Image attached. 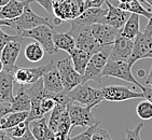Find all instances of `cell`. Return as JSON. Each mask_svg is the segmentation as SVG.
Wrapping results in <instances>:
<instances>
[{"label": "cell", "mask_w": 152, "mask_h": 140, "mask_svg": "<svg viewBox=\"0 0 152 140\" xmlns=\"http://www.w3.org/2000/svg\"><path fill=\"white\" fill-rule=\"evenodd\" d=\"M70 23V29L68 32L72 36L76 41V47L85 51L91 55H94L102 51V47L94 38L91 31V26L80 25L73 20H71Z\"/></svg>", "instance_id": "6da1fadb"}, {"label": "cell", "mask_w": 152, "mask_h": 140, "mask_svg": "<svg viewBox=\"0 0 152 140\" xmlns=\"http://www.w3.org/2000/svg\"><path fill=\"white\" fill-rule=\"evenodd\" d=\"M68 96L72 101H76L80 105L86 106L93 109L100 102L104 101V95L102 90L94 88L88 84V82L81 83L75 88L68 92Z\"/></svg>", "instance_id": "7a4b0ae2"}, {"label": "cell", "mask_w": 152, "mask_h": 140, "mask_svg": "<svg viewBox=\"0 0 152 140\" xmlns=\"http://www.w3.org/2000/svg\"><path fill=\"white\" fill-rule=\"evenodd\" d=\"M111 47L112 45L102 47L100 52L91 56L88 66H86V69H85V72L83 74V83L91 81V80L99 83V84L102 83V70H104V67L107 64V61H108L109 54H110V51H111Z\"/></svg>", "instance_id": "3957f363"}, {"label": "cell", "mask_w": 152, "mask_h": 140, "mask_svg": "<svg viewBox=\"0 0 152 140\" xmlns=\"http://www.w3.org/2000/svg\"><path fill=\"white\" fill-rule=\"evenodd\" d=\"M53 26L50 25H39V26L32 28L29 30H25L20 34V37L23 38H30L34 39L35 41H37L38 43H40L42 45V47L44 49V51L53 55L58 52V50L56 49L55 44H54V39H53Z\"/></svg>", "instance_id": "277c9868"}, {"label": "cell", "mask_w": 152, "mask_h": 140, "mask_svg": "<svg viewBox=\"0 0 152 140\" xmlns=\"http://www.w3.org/2000/svg\"><path fill=\"white\" fill-rule=\"evenodd\" d=\"M102 78H109V77L117 78L123 81L129 82L139 88L142 86L133 76L132 67L129 66L127 61H113V59L108 58V61L102 72Z\"/></svg>", "instance_id": "5b68a950"}, {"label": "cell", "mask_w": 152, "mask_h": 140, "mask_svg": "<svg viewBox=\"0 0 152 140\" xmlns=\"http://www.w3.org/2000/svg\"><path fill=\"white\" fill-rule=\"evenodd\" d=\"M67 110L71 120V128L75 127H90L100 123L92 113V109L71 100L67 106Z\"/></svg>", "instance_id": "8992f818"}, {"label": "cell", "mask_w": 152, "mask_h": 140, "mask_svg": "<svg viewBox=\"0 0 152 140\" xmlns=\"http://www.w3.org/2000/svg\"><path fill=\"white\" fill-rule=\"evenodd\" d=\"M10 20H11V28H13L16 31V35H20L25 30L32 29V28L39 26V25H50V26H52L49 22V18H42L40 15L36 14L30 8V4H27L25 7L24 12L22 13L20 18Z\"/></svg>", "instance_id": "52a82bcc"}, {"label": "cell", "mask_w": 152, "mask_h": 140, "mask_svg": "<svg viewBox=\"0 0 152 140\" xmlns=\"http://www.w3.org/2000/svg\"><path fill=\"white\" fill-rule=\"evenodd\" d=\"M56 68L58 70L66 92H69L79 84L83 83V76L75 69L70 57L58 61L56 64Z\"/></svg>", "instance_id": "ba28073f"}, {"label": "cell", "mask_w": 152, "mask_h": 140, "mask_svg": "<svg viewBox=\"0 0 152 140\" xmlns=\"http://www.w3.org/2000/svg\"><path fill=\"white\" fill-rule=\"evenodd\" d=\"M102 95L105 100L108 101L120 102L125 101V100L135 99V98H145L143 93H138L136 90H133L127 86H122V85H109V86H104L102 88Z\"/></svg>", "instance_id": "9c48e42d"}, {"label": "cell", "mask_w": 152, "mask_h": 140, "mask_svg": "<svg viewBox=\"0 0 152 140\" xmlns=\"http://www.w3.org/2000/svg\"><path fill=\"white\" fill-rule=\"evenodd\" d=\"M23 37L18 38L16 40L10 41L9 43H7V45L3 47L0 58L2 61L3 64V70L9 71V72H13L14 69L16 68V61L18 58V55L20 53V49H22V42H23Z\"/></svg>", "instance_id": "30bf717a"}, {"label": "cell", "mask_w": 152, "mask_h": 140, "mask_svg": "<svg viewBox=\"0 0 152 140\" xmlns=\"http://www.w3.org/2000/svg\"><path fill=\"white\" fill-rule=\"evenodd\" d=\"M91 31L102 47L112 45L115 39L121 35V29L108 24H94L91 26Z\"/></svg>", "instance_id": "8fae6325"}, {"label": "cell", "mask_w": 152, "mask_h": 140, "mask_svg": "<svg viewBox=\"0 0 152 140\" xmlns=\"http://www.w3.org/2000/svg\"><path fill=\"white\" fill-rule=\"evenodd\" d=\"M133 47H134V40L120 35L112 44L109 58L113 61H127L132 54Z\"/></svg>", "instance_id": "7c38bea8"}, {"label": "cell", "mask_w": 152, "mask_h": 140, "mask_svg": "<svg viewBox=\"0 0 152 140\" xmlns=\"http://www.w3.org/2000/svg\"><path fill=\"white\" fill-rule=\"evenodd\" d=\"M152 47V36H148L143 32H140L139 35L134 39V47H133L132 54L129 56V65L133 67V65L138 61L139 59L145 58V55L149 52Z\"/></svg>", "instance_id": "4fadbf2b"}, {"label": "cell", "mask_w": 152, "mask_h": 140, "mask_svg": "<svg viewBox=\"0 0 152 140\" xmlns=\"http://www.w3.org/2000/svg\"><path fill=\"white\" fill-rule=\"evenodd\" d=\"M107 14V9L102 7H92L82 12L78 18H73L76 23L84 26H92L94 24H104V20Z\"/></svg>", "instance_id": "5bb4252c"}, {"label": "cell", "mask_w": 152, "mask_h": 140, "mask_svg": "<svg viewBox=\"0 0 152 140\" xmlns=\"http://www.w3.org/2000/svg\"><path fill=\"white\" fill-rule=\"evenodd\" d=\"M105 4L107 8V14L104 20V24H108L110 26H113L115 28L122 29L124 24L126 23V20L129 18V13L124 10H121L118 7H114L109 0H106Z\"/></svg>", "instance_id": "9a60e30c"}, {"label": "cell", "mask_w": 152, "mask_h": 140, "mask_svg": "<svg viewBox=\"0 0 152 140\" xmlns=\"http://www.w3.org/2000/svg\"><path fill=\"white\" fill-rule=\"evenodd\" d=\"M35 0H10L6 6L0 8V18L2 20H15L20 18L27 4Z\"/></svg>", "instance_id": "2e32d148"}, {"label": "cell", "mask_w": 152, "mask_h": 140, "mask_svg": "<svg viewBox=\"0 0 152 140\" xmlns=\"http://www.w3.org/2000/svg\"><path fill=\"white\" fill-rule=\"evenodd\" d=\"M28 126L37 140H55V133L49 127L48 121L44 117L31 121Z\"/></svg>", "instance_id": "e0dca14e"}, {"label": "cell", "mask_w": 152, "mask_h": 140, "mask_svg": "<svg viewBox=\"0 0 152 140\" xmlns=\"http://www.w3.org/2000/svg\"><path fill=\"white\" fill-rule=\"evenodd\" d=\"M42 80H43V86L44 90H47L50 95L53 94H58L64 92V85H63V82H61V76H59V72L56 66L54 68L48 71L43 77H42Z\"/></svg>", "instance_id": "ac0fdd59"}, {"label": "cell", "mask_w": 152, "mask_h": 140, "mask_svg": "<svg viewBox=\"0 0 152 140\" xmlns=\"http://www.w3.org/2000/svg\"><path fill=\"white\" fill-rule=\"evenodd\" d=\"M13 72L3 70L0 73V102H12L13 95V85H14Z\"/></svg>", "instance_id": "d6986e66"}, {"label": "cell", "mask_w": 152, "mask_h": 140, "mask_svg": "<svg viewBox=\"0 0 152 140\" xmlns=\"http://www.w3.org/2000/svg\"><path fill=\"white\" fill-rule=\"evenodd\" d=\"M31 101L29 95L27 94L25 85H20L18 94L14 96L13 101L11 102V112H23V111H30Z\"/></svg>", "instance_id": "ffe728a7"}, {"label": "cell", "mask_w": 152, "mask_h": 140, "mask_svg": "<svg viewBox=\"0 0 152 140\" xmlns=\"http://www.w3.org/2000/svg\"><path fill=\"white\" fill-rule=\"evenodd\" d=\"M53 39L57 50H63L70 54L76 49V41L69 32H54Z\"/></svg>", "instance_id": "44dd1931"}, {"label": "cell", "mask_w": 152, "mask_h": 140, "mask_svg": "<svg viewBox=\"0 0 152 140\" xmlns=\"http://www.w3.org/2000/svg\"><path fill=\"white\" fill-rule=\"evenodd\" d=\"M139 16L140 15L135 14V13H131V15L129 16L127 20H126V23L124 24L123 28L121 29V36L134 40L140 34V30H139V26H140L139 25L140 24Z\"/></svg>", "instance_id": "7402d4cb"}, {"label": "cell", "mask_w": 152, "mask_h": 140, "mask_svg": "<svg viewBox=\"0 0 152 140\" xmlns=\"http://www.w3.org/2000/svg\"><path fill=\"white\" fill-rule=\"evenodd\" d=\"M91 54L86 53L85 51L80 50L78 47H76L72 52L69 54V57L71 58V61L73 64V67L75 69L80 73V74H84L85 69H86V66L88 64V61L91 58Z\"/></svg>", "instance_id": "603a6c76"}, {"label": "cell", "mask_w": 152, "mask_h": 140, "mask_svg": "<svg viewBox=\"0 0 152 140\" xmlns=\"http://www.w3.org/2000/svg\"><path fill=\"white\" fill-rule=\"evenodd\" d=\"M29 115L28 111H23V112H10L3 117L0 124L1 129H9L18 125L20 123L26 122L27 117Z\"/></svg>", "instance_id": "cb8c5ba5"}, {"label": "cell", "mask_w": 152, "mask_h": 140, "mask_svg": "<svg viewBox=\"0 0 152 140\" xmlns=\"http://www.w3.org/2000/svg\"><path fill=\"white\" fill-rule=\"evenodd\" d=\"M118 8H120L121 10H124L129 13H135L138 15H142L146 18L149 20L152 16V12L148 10L146 7L143 6L142 3L139 0H132L129 3H118Z\"/></svg>", "instance_id": "d4e9b609"}, {"label": "cell", "mask_w": 152, "mask_h": 140, "mask_svg": "<svg viewBox=\"0 0 152 140\" xmlns=\"http://www.w3.org/2000/svg\"><path fill=\"white\" fill-rule=\"evenodd\" d=\"M72 131L71 128V120L68 113V110L64 112L63 117L61 119V122L58 124L57 131L55 133V140H67L70 136V131Z\"/></svg>", "instance_id": "484cf974"}, {"label": "cell", "mask_w": 152, "mask_h": 140, "mask_svg": "<svg viewBox=\"0 0 152 140\" xmlns=\"http://www.w3.org/2000/svg\"><path fill=\"white\" fill-rule=\"evenodd\" d=\"M44 53H45L44 49L37 41L29 43L25 47V51H24L25 57L30 63H38V61H40L44 57Z\"/></svg>", "instance_id": "4316f807"}, {"label": "cell", "mask_w": 152, "mask_h": 140, "mask_svg": "<svg viewBox=\"0 0 152 140\" xmlns=\"http://www.w3.org/2000/svg\"><path fill=\"white\" fill-rule=\"evenodd\" d=\"M68 105H63V104H56V106L54 107V109L52 110V113H51V117L49 119V127L52 129L54 133H56L57 131V127H58V124L61 122V119L63 117L64 112L67 109Z\"/></svg>", "instance_id": "83f0119b"}, {"label": "cell", "mask_w": 152, "mask_h": 140, "mask_svg": "<svg viewBox=\"0 0 152 140\" xmlns=\"http://www.w3.org/2000/svg\"><path fill=\"white\" fill-rule=\"evenodd\" d=\"M136 113L142 120H151L152 119V102L143 98L136 107Z\"/></svg>", "instance_id": "f1b7e54d"}, {"label": "cell", "mask_w": 152, "mask_h": 140, "mask_svg": "<svg viewBox=\"0 0 152 140\" xmlns=\"http://www.w3.org/2000/svg\"><path fill=\"white\" fill-rule=\"evenodd\" d=\"M55 106H56V101H55V99L53 98L52 95H47V96H44L40 102L41 111L43 112L44 115H45L47 113H49L50 111H52Z\"/></svg>", "instance_id": "f546056e"}, {"label": "cell", "mask_w": 152, "mask_h": 140, "mask_svg": "<svg viewBox=\"0 0 152 140\" xmlns=\"http://www.w3.org/2000/svg\"><path fill=\"white\" fill-rule=\"evenodd\" d=\"M100 125V123H97L95 125L86 127L84 131H82L81 134L77 135L75 137H69V140H92V136H93L94 131H96L97 127Z\"/></svg>", "instance_id": "4dcf8cb0"}, {"label": "cell", "mask_w": 152, "mask_h": 140, "mask_svg": "<svg viewBox=\"0 0 152 140\" xmlns=\"http://www.w3.org/2000/svg\"><path fill=\"white\" fill-rule=\"evenodd\" d=\"M27 128H28L27 122H23V123H20V124H18V125L14 126V127H12V128L7 129V131H8L10 136H11L13 139H15V138L22 137V136L26 133Z\"/></svg>", "instance_id": "1f68e13d"}, {"label": "cell", "mask_w": 152, "mask_h": 140, "mask_svg": "<svg viewBox=\"0 0 152 140\" xmlns=\"http://www.w3.org/2000/svg\"><path fill=\"white\" fill-rule=\"evenodd\" d=\"M18 38H20V35H8L1 29V26H0V55H1V52H2L3 47L7 45V43H9L10 41L16 40Z\"/></svg>", "instance_id": "d6a6232c"}, {"label": "cell", "mask_w": 152, "mask_h": 140, "mask_svg": "<svg viewBox=\"0 0 152 140\" xmlns=\"http://www.w3.org/2000/svg\"><path fill=\"white\" fill-rule=\"evenodd\" d=\"M143 127V123H139L134 129H126V140H141L140 131Z\"/></svg>", "instance_id": "836d02e7"}, {"label": "cell", "mask_w": 152, "mask_h": 140, "mask_svg": "<svg viewBox=\"0 0 152 140\" xmlns=\"http://www.w3.org/2000/svg\"><path fill=\"white\" fill-rule=\"evenodd\" d=\"M92 140H112V139L108 131L104 128H100L99 126H98L96 131H94L93 136H92Z\"/></svg>", "instance_id": "e575fe53"}, {"label": "cell", "mask_w": 152, "mask_h": 140, "mask_svg": "<svg viewBox=\"0 0 152 140\" xmlns=\"http://www.w3.org/2000/svg\"><path fill=\"white\" fill-rule=\"evenodd\" d=\"M36 2H38L49 14H53V3L54 0H35Z\"/></svg>", "instance_id": "d590c367"}, {"label": "cell", "mask_w": 152, "mask_h": 140, "mask_svg": "<svg viewBox=\"0 0 152 140\" xmlns=\"http://www.w3.org/2000/svg\"><path fill=\"white\" fill-rule=\"evenodd\" d=\"M11 112V102H0V124L7 114Z\"/></svg>", "instance_id": "8d00e7d4"}, {"label": "cell", "mask_w": 152, "mask_h": 140, "mask_svg": "<svg viewBox=\"0 0 152 140\" xmlns=\"http://www.w3.org/2000/svg\"><path fill=\"white\" fill-rule=\"evenodd\" d=\"M140 90H142L143 95H145V98L152 102V88H148L146 85H142L140 88Z\"/></svg>", "instance_id": "74e56055"}, {"label": "cell", "mask_w": 152, "mask_h": 140, "mask_svg": "<svg viewBox=\"0 0 152 140\" xmlns=\"http://www.w3.org/2000/svg\"><path fill=\"white\" fill-rule=\"evenodd\" d=\"M14 140H37V139H36V137L32 135V133L30 131V129H29V126H28V128H27L26 133H25L22 137L15 138Z\"/></svg>", "instance_id": "f35d334b"}, {"label": "cell", "mask_w": 152, "mask_h": 140, "mask_svg": "<svg viewBox=\"0 0 152 140\" xmlns=\"http://www.w3.org/2000/svg\"><path fill=\"white\" fill-rule=\"evenodd\" d=\"M143 34H146L148 36H152V16L149 18V22H148L146 28L143 30Z\"/></svg>", "instance_id": "ab89813d"}, {"label": "cell", "mask_w": 152, "mask_h": 140, "mask_svg": "<svg viewBox=\"0 0 152 140\" xmlns=\"http://www.w3.org/2000/svg\"><path fill=\"white\" fill-rule=\"evenodd\" d=\"M145 85H146V86H148V88H152V66H151V69H150L149 74H148V76H147V78H146Z\"/></svg>", "instance_id": "60d3db41"}, {"label": "cell", "mask_w": 152, "mask_h": 140, "mask_svg": "<svg viewBox=\"0 0 152 140\" xmlns=\"http://www.w3.org/2000/svg\"><path fill=\"white\" fill-rule=\"evenodd\" d=\"M141 3H142L143 6L146 7L147 9L150 10L152 12V0H139Z\"/></svg>", "instance_id": "b9f144b4"}, {"label": "cell", "mask_w": 152, "mask_h": 140, "mask_svg": "<svg viewBox=\"0 0 152 140\" xmlns=\"http://www.w3.org/2000/svg\"><path fill=\"white\" fill-rule=\"evenodd\" d=\"M8 135V131L7 129H1L0 128V140H4V138Z\"/></svg>", "instance_id": "7bdbcfd3"}, {"label": "cell", "mask_w": 152, "mask_h": 140, "mask_svg": "<svg viewBox=\"0 0 152 140\" xmlns=\"http://www.w3.org/2000/svg\"><path fill=\"white\" fill-rule=\"evenodd\" d=\"M145 58H151L152 59V47L149 50V52L145 55Z\"/></svg>", "instance_id": "ee69618b"}, {"label": "cell", "mask_w": 152, "mask_h": 140, "mask_svg": "<svg viewBox=\"0 0 152 140\" xmlns=\"http://www.w3.org/2000/svg\"><path fill=\"white\" fill-rule=\"evenodd\" d=\"M9 1H10V0H0V8H2L3 6H6Z\"/></svg>", "instance_id": "f6af8a7d"}, {"label": "cell", "mask_w": 152, "mask_h": 140, "mask_svg": "<svg viewBox=\"0 0 152 140\" xmlns=\"http://www.w3.org/2000/svg\"><path fill=\"white\" fill-rule=\"evenodd\" d=\"M138 76L140 77V78H143V77L146 76V72H145V70H139V71H138Z\"/></svg>", "instance_id": "bcb514c9"}, {"label": "cell", "mask_w": 152, "mask_h": 140, "mask_svg": "<svg viewBox=\"0 0 152 140\" xmlns=\"http://www.w3.org/2000/svg\"><path fill=\"white\" fill-rule=\"evenodd\" d=\"M118 1V3H129V2H131L132 0H117Z\"/></svg>", "instance_id": "7dc6e473"}, {"label": "cell", "mask_w": 152, "mask_h": 140, "mask_svg": "<svg viewBox=\"0 0 152 140\" xmlns=\"http://www.w3.org/2000/svg\"><path fill=\"white\" fill-rule=\"evenodd\" d=\"M3 71V64H2V61H1V58H0V73Z\"/></svg>", "instance_id": "c3c4849f"}, {"label": "cell", "mask_w": 152, "mask_h": 140, "mask_svg": "<svg viewBox=\"0 0 152 140\" xmlns=\"http://www.w3.org/2000/svg\"><path fill=\"white\" fill-rule=\"evenodd\" d=\"M4 140H14V139H13V138L9 135V133H8V135H7V137L4 138Z\"/></svg>", "instance_id": "681fc988"}, {"label": "cell", "mask_w": 152, "mask_h": 140, "mask_svg": "<svg viewBox=\"0 0 152 140\" xmlns=\"http://www.w3.org/2000/svg\"><path fill=\"white\" fill-rule=\"evenodd\" d=\"M67 140H69V138H68V139H67Z\"/></svg>", "instance_id": "f907efd6"}]
</instances>
